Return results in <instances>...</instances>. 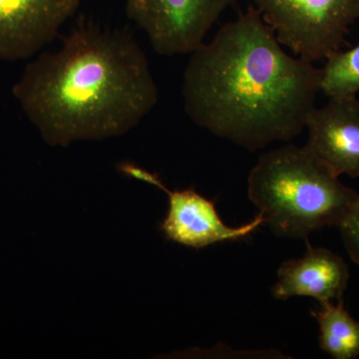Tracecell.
Returning <instances> with one entry per match:
<instances>
[{"label":"cell","instance_id":"1","mask_svg":"<svg viewBox=\"0 0 359 359\" xmlns=\"http://www.w3.org/2000/svg\"><path fill=\"white\" fill-rule=\"evenodd\" d=\"M190 54L182 98L201 128L249 151L289 142L306 129L320 69L287 53L256 7Z\"/></svg>","mask_w":359,"mask_h":359},{"label":"cell","instance_id":"2","mask_svg":"<svg viewBox=\"0 0 359 359\" xmlns=\"http://www.w3.org/2000/svg\"><path fill=\"white\" fill-rule=\"evenodd\" d=\"M51 146L121 136L159 101L147 55L133 35L81 20L54 51L39 53L13 88Z\"/></svg>","mask_w":359,"mask_h":359},{"label":"cell","instance_id":"3","mask_svg":"<svg viewBox=\"0 0 359 359\" xmlns=\"http://www.w3.org/2000/svg\"><path fill=\"white\" fill-rule=\"evenodd\" d=\"M306 146L287 144L264 153L248 178V195L278 237L306 238L339 226L359 194L339 181Z\"/></svg>","mask_w":359,"mask_h":359},{"label":"cell","instance_id":"4","mask_svg":"<svg viewBox=\"0 0 359 359\" xmlns=\"http://www.w3.org/2000/svg\"><path fill=\"white\" fill-rule=\"evenodd\" d=\"M262 18L294 55L323 60L359 20V0H255Z\"/></svg>","mask_w":359,"mask_h":359},{"label":"cell","instance_id":"5","mask_svg":"<svg viewBox=\"0 0 359 359\" xmlns=\"http://www.w3.org/2000/svg\"><path fill=\"white\" fill-rule=\"evenodd\" d=\"M125 11L145 32L156 53H192L222 14L238 0H124Z\"/></svg>","mask_w":359,"mask_h":359},{"label":"cell","instance_id":"6","mask_svg":"<svg viewBox=\"0 0 359 359\" xmlns=\"http://www.w3.org/2000/svg\"><path fill=\"white\" fill-rule=\"evenodd\" d=\"M80 4L81 0H0V61L37 55Z\"/></svg>","mask_w":359,"mask_h":359},{"label":"cell","instance_id":"7","mask_svg":"<svg viewBox=\"0 0 359 359\" xmlns=\"http://www.w3.org/2000/svg\"><path fill=\"white\" fill-rule=\"evenodd\" d=\"M306 147L335 176L359 178V99L330 97L306 120Z\"/></svg>","mask_w":359,"mask_h":359},{"label":"cell","instance_id":"8","mask_svg":"<svg viewBox=\"0 0 359 359\" xmlns=\"http://www.w3.org/2000/svg\"><path fill=\"white\" fill-rule=\"evenodd\" d=\"M153 185L169 198V210L160 224V231L170 242L203 249L226 241L248 237L264 224L263 216L259 214L250 223L231 228L219 218L214 201L207 199L193 188L171 191L161 178L156 180Z\"/></svg>","mask_w":359,"mask_h":359},{"label":"cell","instance_id":"9","mask_svg":"<svg viewBox=\"0 0 359 359\" xmlns=\"http://www.w3.org/2000/svg\"><path fill=\"white\" fill-rule=\"evenodd\" d=\"M308 247L306 256L285 262L278 269L273 297L280 301L309 297L320 304L344 301L349 280L346 262L325 248Z\"/></svg>","mask_w":359,"mask_h":359},{"label":"cell","instance_id":"10","mask_svg":"<svg viewBox=\"0 0 359 359\" xmlns=\"http://www.w3.org/2000/svg\"><path fill=\"white\" fill-rule=\"evenodd\" d=\"M311 314L320 327V346L335 359H353L359 355V321L344 308V301L320 304Z\"/></svg>","mask_w":359,"mask_h":359},{"label":"cell","instance_id":"11","mask_svg":"<svg viewBox=\"0 0 359 359\" xmlns=\"http://www.w3.org/2000/svg\"><path fill=\"white\" fill-rule=\"evenodd\" d=\"M320 68V92L330 97L356 96L359 93V43L328 56Z\"/></svg>","mask_w":359,"mask_h":359},{"label":"cell","instance_id":"12","mask_svg":"<svg viewBox=\"0 0 359 359\" xmlns=\"http://www.w3.org/2000/svg\"><path fill=\"white\" fill-rule=\"evenodd\" d=\"M339 229L347 254L359 266V202L354 205Z\"/></svg>","mask_w":359,"mask_h":359}]
</instances>
